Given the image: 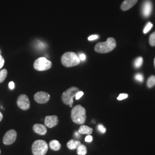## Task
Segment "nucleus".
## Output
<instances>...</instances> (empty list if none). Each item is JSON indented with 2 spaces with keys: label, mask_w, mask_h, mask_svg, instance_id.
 I'll use <instances>...</instances> for the list:
<instances>
[{
  "label": "nucleus",
  "mask_w": 155,
  "mask_h": 155,
  "mask_svg": "<svg viewBox=\"0 0 155 155\" xmlns=\"http://www.w3.org/2000/svg\"><path fill=\"white\" fill-rule=\"evenodd\" d=\"M149 42H150V45L152 47L155 46V32H153L150 35Z\"/></svg>",
  "instance_id": "obj_21"
},
{
  "label": "nucleus",
  "mask_w": 155,
  "mask_h": 155,
  "mask_svg": "<svg viewBox=\"0 0 155 155\" xmlns=\"http://www.w3.org/2000/svg\"><path fill=\"white\" fill-rule=\"evenodd\" d=\"M98 129L100 131V132L102 133H105L106 132V128L104 125H102V124H100L98 126Z\"/></svg>",
  "instance_id": "obj_25"
},
{
  "label": "nucleus",
  "mask_w": 155,
  "mask_h": 155,
  "mask_svg": "<svg viewBox=\"0 0 155 155\" xmlns=\"http://www.w3.org/2000/svg\"><path fill=\"white\" fill-rule=\"evenodd\" d=\"M92 140H93V137H92L90 134L87 135V136L86 137V138H85V141H86V142H87V143L91 142Z\"/></svg>",
  "instance_id": "obj_28"
},
{
  "label": "nucleus",
  "mask_w": 155,
  "mask_h": 155,
  "mask_svg": "<svg viewBox=\"0 0 155 155\" xmlns=\"http://www.w3.org/2000/svg\"><path fill=\"white\" fill-rule=\"evenodd\" d=\"M61 61L64 66L71 67L79 64L81 60L75 53L73 52H67L61 56Z\"/></svg>",
  "instance_id": "obj_3"
},
{
  "label": "nucleus",
  "mask_w": 155,
  "mask_h": 155,
  "mask_svg": "<svg viewBox=\"0 0 155 155\" xmlns=\"http://www.w3.org/2000/svg\"><path fill=\"white\" fill-rule=\"evenodd\" d=\"M48 150V145L46 141L42 140H36L32 146L33 155H45Z\"/></svg>",
  "instance_id": "obj_5"
},
{
  "label": "nucleus",
  "mask_w": 155,
  "mask_h": 155,
  "mask_svg": "<svg viewBox=\"0 0 155 155\" xmlns=\"http://www.w3.org/2000/svg\"><path fill=\"white\" fill-rule=\"evenodd\" d=\"M137 1L138 0H125L121 4V8L122 11H126L134 5Z\"/></svg>",
  "instance_id": "obj_13"
},
{
  "label": "nucleus",
  "mask_w": 155,
  "mask_h": 155,
  "mask_svg": "<svg viewBox=\"0 0 155 155\" xmlns=\"http://www.w3.org/2000/svg\"><path fill=\"white\" fill-rule=\"evenodd\" d=\"M49 146L51 150L55 151H58L61 148V145L60 144V143L58 140H55L51 141Z\"/></svg>",
  "instance_id": "obj_16"
},
{
  "label": "nucleus",
  "mask_w": 155,
  "mask_h": 155,
  "mask_svg": "<svg viewBox=\"0 0 155 155\" xmlns=\"http://www.w3.org/2000/svg\"><path fill=\"white\" fill-rule=\"evenodd\" d=\"M52 65L51 61L47 60L45 57H40L35 61L33 67L37 71H44L50 69Z\"/></svg>",
  "instance_id": "obj_6"
},
{
  "label": "nucleus",
  "mask_w": 155,
  "mask_h": 155,
  "mask_svg": "<svg viewBox=\"0 0 155 155\" xmlns=\"http://www.w3.org/2000/svg\"><path fill=\"white\" fill-rule=\"evenodd\" d=\"M5 61L4 59V58L0 55V61Z\"/></svg>",
  "instance_id": "obj_33"
},
{
  "label": "nucleus",
  "mask_w": 155,
  "mask_h": 155,
  "mask_svg": "<svg viewBox=\"0 0 155 155\" xmlns=\"http://www.w3.org/2000/svg\"><path fill=\"white\" fill-rule=\"evenodd\" d=\"M83 94H84V93H83V91H79L77 93V94H76V96H75V99L77 100L80 99V98L83 96Z\"/></svg>",
  "instance_id": "obj_26"
},
{
  "label": "nucleus",
  "mask_w": 155,
  "mask_h": 155,
  "mask_svg": "<svg viewBox=\"0 0 155 155\" xmlns=\"http://www.w3.org/2000/svg\"><path fill=\"white\" fill-rule=\"evenodd\" d=\"M152 10V4L150 0L144 1L142 7V14L145 17H148L150 15Z\"/></svg>",
  "instance_id": "obj_11"
},
{
  "label": "nucleus",
  "mask_w": 155,
  "mask_h": 155,
  "mask_svg": "<svg viewBox=\"0 0 155 155\" xmlns=\"http://www.w3.org/2000/svg\"><path fill=\"white\" fill-rule=\"evenodd\" d=\"M17 139V132L15 130H10L5 133L3 138V143L5 145H11L15 143Z\"/></svg>",
  "instance_id": "obj_8"
},
{
  "label": "nucleus",
  "mask_w": 155,
  "mask_h": 155,
  "mask_svg": "<svg viewBox=\"0 0 155 155\" xmlns=\"http://www.w3.org/2000/svg\"><path fill=\"white\" fill-rule=\"evenodd\" d=\"M8 75V71L6 69H4L1 71H0V83H2Z\"/></svg>",
  "instance_id": "obj_20"
},
{
  "label": "nucleus",
  "mask_w": 155,
  "mask_h": 155,
  "mask_svg": "<svg viewBox=\"0 0 155 155\" xmlns=\"http://www.w3.org/2000/svg\"><path fill=\"white\" fill-rule=\"evenodd\" d=\"M79 58L81 61H84L86 59V55L84 54H82L79 55Z\"/></svg>",
  "instance_id": "obj_30"
},
{
  "label": "nucleus",
  "mask_w": 155,
  "mask_h": 155,
  "mask_svg": "<svg viewBox=\"0 0 155 155\" xmlns=\"http://www.w3.org/2000/svg\"><path fill=\"white\" fill-rule=\"evenodd\" d=\"M116 47V41L113 38L107 39L105 42H100L95 46V51L100 54H106L111 52Z\"/></svg>",
  "instance_id": "obj_2"
},
{
  "label": "nucleus",
  "mask_w": 155,
  "mask_h": 155,
  "mask_svg": "<svg viewBox=\"0 0 155 155\" xmlns=\"http://www.w3.org/2000/svg\"><path fill=\"white\" fill-rule=\"evenodd\" d=\"M50 94L44 91H39L34 95V100L39 104H45L49 101Z\"/></svg>",
  "instance_id": "obj_9"
},
{
  "label": "nucleus",
  "mask_w": 155,
  "mask_h": 155,
  "mask_svg": "<svg viewBox=\"0 0 155 155\" xmlns=\"http://www.w3.org/2000/svg\"><path fill=\"white\" fill-rule=\"evenodd\" d=\"M58 117L56 116H48L45 118V125L47 127L49 128L55 127L58 125Z\"/></svg>",
  "instance_id": "obj_10"
},
{
  "label": "nucleus",
  "mask_w": 155,
  "mask_h": 155,
  "mask_svg": "<svg viewBox=\"0 0 155 155\" xmlns=\"http://www.w3.org/2000/svg\"><path fill=\"white\" fill-rule=\"evenodd\" d=\"M80 134H81L79 133L78 132H76L75 133V137H77V138H79Z\"/></svg>",
  "instance_id": "obj_31"
},
{
  "label": "nucleus",
  "mask_w": 155,
  "mask_h": 155,
  "mask_svg": "<svg viewBox=\"0 0 155 155\" xmlns=\"http://www.w3.org/2000/svg\"><path fill=\"white\" fill-rule=\"evenodd\" d=\"M71 117L74 123L82 125L86 120V109L80 105L74 106L71 112Z\"/></svg>",
  "instance_id": "obj_1"
},
{
  "label": "nucleus",
  "mask_w": 155,
  "mask_h": 155,
  "mask_svg": "<svg viewBox=\"0 0 155 155\" xmlns=\"http://www.w3.org/2000/svg\"><path fill=\"white\" fill-rule=\"evenodd\" d=\"M128 97V94H120L119 95V96L117 97V100L119 101H121V100H125L126 98H127Z\"/></svg>",
  "instance_id": "obj_24"
},
{
  "label": "nucleus",
  "mask_w": 155,
  "mask_h": 155,
  "mask_svg": "<svg viewBox=\"0 0 155 155\" xmlns=\"http://www.w3.org/2000/svg\"><path fill=\"white\" fill-rule=\"evenodd\" d=\"M78 132L82 134H91L93 133V129L91 127H89L86 125H81L78 130Z\"/></svg>",
  "instance_id": "obj_15"
},
{
  "label": "nucleus",
  "mask_w": 155,
  "mask_h": 155,
  "mask_svg": "<svg viewBox=\"0 0 155 155\" xmlns=\"http://www.w3.org/2000/svg\"><path fill=\"white\" fill-rule=\"evenodd\" d=\"M154 64H155V59H154Z\"/></svg>",
  "instance_id": "obj_34"
},
{
  "label": "nucleus",
  "mask_w": 155,
  "mask_h": 155,
  "mask_svg": "<svg viewBox=\"0 0 155 155\" xmlns=\"http://www.w3.org/2000/svg\"><path fill=\"white\" fill-rule=\"evenodd\" d=\"M77 150L78 155H85L87 153V148L86 146H84L82 144H81L78 147Z\"/></svg>",
  "instance_id": "obj_17"
},
{
  "label": "nucleus",
  "mask_w": 155,
  "mask_h": 155,
  "mask_svg": "<svg viewBox=\"0 0 155 155\" xmlns=\"http://www.w3.org/2000/svg\"><path fill=\"white\" fill-rule=\"evenodd\" d=\"M152 27H153V24H152L151 22H148V23L147 24L146 26H145V28H144V31H143L144 33L146 34V33H148V32L150 31V30L152 29Z\"/></svg>",
  "instance_id": "obj_22"
},
{
  "label": "nucleus",
  "mask_w": 155,
  "mask_h": 155,
  "mask_svg": "<svg viewBox=\"0 0 155 155\" xmlns=\"http://www.w3.org/2000/svg\"><path fill=\"white\" fill-rule=\"evenodd\" d=\"M143 63V59L142 57H138L134 61V66L136 68H139L142 66Z\"/></svg>",
  "instance_id": "obj_18"
},
{
  "label": "nucleus",
  "mask_w": 155,
  "mask_h": 155,
  "mask_svg": "<svg viewBox=\"0 0 155 155\" xmlns=\"http://www.w3.org/2000/svg\"><path fill=\"white\" fill-rule=\"evenodd\" d=\"M147 86L149 88H151L155 86V76L152 75L148 78L147 81Z\"/></svg>",
  "instance_id": "obj_19"
},
{
  "label": "nucleus",
  "mask_w": 155,
  "mask_h": 155,
  "mask_svg": "<svg viewBox=\"0 0 155 155\" xmlns=\"http://www.w3.org/2000/svg\"><path fill=\"white\" fill-rule=\"evenodd\" d=\"M100 38V36L97 35H91L90 36H89L88 38V40L89 41H92V40H97V39H98Z\"/></svg>",
  "instance_id": "obj_27"
},
{
  "label": "nucleus",
  "mask_w": 155,
  "mask_h": 155,
  "mask_svg": "<svg viewBox=\"0 0 155 155\" xmlns=\"http://www.w3.org/2000/svg\"><path fill=\"white\" fill-rule=\"evenodd\" d=\"M15 83L13 82H10L9 83V87L11 90H13V89H15Z\"/></svg>",
  "instance_id": "obj_29"
},
{
  "label": "nucleus",
  "mask_w": 155,
  "mask_h": 155,
  "mask_svg": "<svg viewBox=\"0 0 155 155\" xmlns=\"http://www.w3.org/2000/svg\"><path fill=\"white\" fill-rule=\"evenodd\" d=\"M17 104L19 108L23 110H27L30 107L31 104L28 96L25 94H21L17 98Z\"/></svg>",
  "instance_id": "obj_7"
},
{
  "label": "nucleus",
  "mask_w": 155,
  "mask_h": 155,
  "mask_svg": "<svg viewBox=\"0 0 155 155\" xmlns=\"http://www.w3.org/2000/svg\"><path fill=\"white\" fill-rule=\"evenodd\" d=\"M33 131L39 135H45L47 132V129L45 125L40 124H36L33 125Z\"/></svg>",
  "instance_id": "obj_12"
},
{
  "label": "nucleus",
  "mask_w": 155,
  "mask_h": 155,
  "mask_svg": "<svg viewBox=\"0 0 155 155\" xmlns=\"http://www.w3.org/2000/svg\"><path fill=\"white\" fill-rule=\"evenodd\" d=\"M80 91L79 89L76 87H71L66 90L61 95L62 102L67 105L70 106V107H72V104L74 102L73 98L75 97L76 94L78 92Z\"/></svg>",
  "instance_id": "obj_4"
},
{
  "label": "nucleus",
  "mask_w": 155,
  "mask_h": 155,
  "mask_svg": "<svg viewBox=\"0 0 155 155\" xmlns=\"http://www.w3.org/2000/svg\"><path fill=\"white\" fill-rule=\"evenodd\" d=\"M134 78L137 81H138L139 82H143L144 81V77H143V74H141L140 73H138V74H136Z\"/></svg>",
  "instance_id": "obj_23"
},
{
  "label": "nucleus",
  "mask_w": 155,
  "mask_h": 155,
  "mask_svg": "<svg viewBox=\"0 0 155 155\" xmlns=\"http://www.w3.org/2000/svg\"><path fill=\"white\" fill-rule=\"evenodd\" d=\"M2 118H3V115H2V114L0 112V122L2 121Z\"/></svg>",
  "instance_id": "obj_32"
},
{
  "label": "nucleus",
  "mask_w": 155,
  "mask_h": 155,
  "mask_svg": "<svg viewBox=\"0 0 155 155\" xmlns=\"http://www.w3.org/2000/svg\"><path fill=\"white\" fill-rule=\"evenodd\" d=\"M0 153H1V150H0Z\"/></svg>",
  "instance_id": "obj_35"
},
{
  "label": "nucleus",
  "mask_w": 155,
  "mask_h": 155,
  "mask_svg": "<svg viewBox=\"0 0 155 155\" xmlns=\"http://www.w3.org/2000/svg\"><path fill=\"white\" fill-rule=\"evenodd\" d=\"M81 145V143L79 141L75 140H70L67 144V146L68 149L71 150H77L78 147Z\"/></svg>",
  "instance_id": "obj_14"
}]
</instances>
